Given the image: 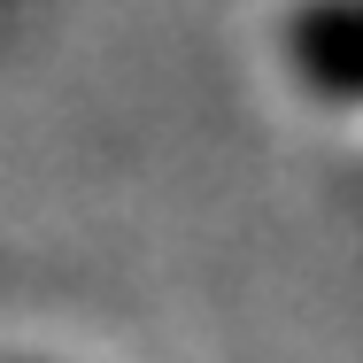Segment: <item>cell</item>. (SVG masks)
Here are the masks:
<instances>
[{
  "mask_svg": "<svg viewBox=\"0 0 363 363\" xmlns=\"http://www.w3.org/2000/svg\"><path fill=\"white\" fill-rule=\"evenodd\" d=\"M279 55L317 101L363 108V0H294L279 23Z\"/></svg>",
  "mask_w": 363,
  "mask_h": 363,
  "instance_id": "1",
  "label": "cell"
}]
</instances>
